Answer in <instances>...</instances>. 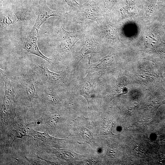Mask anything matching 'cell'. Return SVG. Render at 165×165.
Instances as JSON below:
<instances>
[{"mask_svg":"<svg viewBox=\"0 0 165 165\" xmlns=\"http://www.w3.org/2000/svg\"><path fill=\"white\" fill-rule=\"evenodd\" d=\"M85 35V41L82 48L75 54L74 70L80 61L86 55L98 53V44L95 40L91 32L88 31Z\"/></svg>","mask_w":165,"mask_h":165,"instance_id":"obj_7","label":"cell"},{"mask_svg":"<svg viewBox=\"0 0 165 165\" xmlns=\"http://www.w3.org/2000/svg\"><path fill=\"white\" fill-rule=\"evenodd\" d=\"M114 62V57L112 55L105 56L99 60L97 62L91 65V67L98 69L105 68L111 66Z\"/></svg>","mask_w":165,"mask_h":165,"instance_id":"obj_10","label":"cell"},{"mask_svg":"<svg viewBox=\"0 0 165 165\" xmlns=\"http://www.w3.org/2000/svg\"><path fill=\"white\" fill-rule=\"evenodd\" d=\"M14 83L16 91L24 94L29 103L32 105V102L35 98L36 90L35 82L29 74L26 73L20 77Z\"/></svg>","mask_w":165,"mask_h":165,"instance_id":"obj_5","label":"cell"},{"mask_svg":"<svg viewBox=\"0 0 165 165\" xmlns=\"http://www.w3.org/2000/svg\"><path fill=\"white\" fill-rule=\"evenodd\" d=\"M60 35V45L57 59H60L70 51L75 43L84 37L85 31L83 29L73 31H67L61 26L58 31Z\"/></svg>","mask_w":165,"mask_h":165,"instance_id":"obj_2","label":"cell"},{"mask_svg":"<svg viewBox=\"0 0 165 165\" xmlns=\"http://www.w3.org/2000/svg\"><path fill=\"white\" fill-rule=\"evenodd\" d=\"M61 12L50 9L48 6L46 0H41L39 4L38 16L34 26L29 33L37 36L41 26L50 17L57 16L61 17Z\"/></svg>","mask_w":165,"mask_h":165,"instance_id":"obj_6","label":"cell"},{"mask_svg":"<svg viewBox=\"0 0 165 165\" xmlns=\"http://www.w3.org/2000/svg\"><path fill=\"white\" fill-rule=\"evenodd\" d=\"M75 11V19L77 22H82L88 19L99 24L101 21V8L97 0H88L80 4Z\"/></svg>","mask_w":165,"mask_h":165,"instance_id":"obj_3","label":"cell"},{"mask_svg":"<svg viewBox=\"0 0 165 165\" xmlns=\"http://www.w3.org/2000/svg\"><path fill=\"white\" fill-rule=\"evenodd\" d=\"M14 14L16 16V22L25 21L28 20L30 16L29 11L26 9H22L17 11L14 13Z\"/></svg>","mask_w":165,"mask_h":165,"instance_id":"obj_11","label":"cell"},{"mask_svg":"<svg viewBox=\"0 0 165 165\" xmlns=\"http://www.w3.org/2000/svg\"><path fill=\"white\" fill-rule=\"evenodd\" d=\"M1 25L2 27L9 25L13 22V21L9 16H6L1 19Z\"/></svg>","mask_w":165,"mask_h":165,"instance_id":"obj_14","label":"cell"},{"mask_svg":"<svg viewBox=\"0 0 165 165\" xmlns=\"http://www.w3.org/2000/svg\"><path fill=\"white\" fill-rule=\"evenodd\" d=\"M91 57L92 56H91L89 59L88 73L85 77L82 79L79 87V94L86 100L88 105L94 88V84L90 71V63Z\"/></svg>","mask_w":165,"mask_h":165,"instance_id":"obj_9","label":"cell"},{"mask_svg":"<svg viewBox=\"0 0 165 165\" xmlns=\"http://www.w3.org/2000/svg\"><path fill=\"white\" fill-rule=\"evenodd\" d=\"M67 4L69 8L73 11L76 10L79 7L80 4L75 0H64Z\"/></svg>","mask_w":165,"mask_h":165,"instance_id":"obj_12","label":"cell"},{"mask_svg":"<svg viewBox=\"0 0 165 165\" xmlns=\"http://www.w3.org/2000/svg\"><path fill=\"white\" fill-rule=\"evenodd\" d=\"M37 36L31 34H26L23 39L22 46L23 52L27 54H33L44 59L49 64L52 60L44 56L40 51L37 44Z\"/></svg>","mask_w":165,"mask_h":165,"instance_id":"obj_8","label":"cell"},{"mask_svg":"<svg viewBox=\"0 0 165 165\" xmlns=\"http://www.w3.org/2000/svg\"><path fill=\"white\" fill-rule=\"evenodd\" d=\"M118 0H103L104 9L110 10Z\"/></svg>","mask_w":165,"mask_h":165,"instance_id":"obj_13","label":"cell"},{"mask_svg":"<svg viewBox=\"0 0 165 165\" xmlns=\"http://www.w3.org/2000/svg\"><path fill=\"white\" fill-rule=\"evenodd\" d=\"M59 118L58 114H54L50 116L48 119V123L51 126H55L58 121Z\"/></svg>","mask_w":165,"mask_h":165,"instance_id":"obj_15","label":"cell"},{"mask_svg":"<svg viewBox=\"0 0 165 165\" xmlns=\"http://www.w3.org/2000/svg\"><path fill=\"white\" fill-rule=\"evenodd\" d=\"M0 72L5 85L2 110L7 114H13L15 112L16 97L14 83L6 72L1 69Z\"/></svg>","mask_w":165,"mask_h":165,"instance_id":"obj_4","label":"cell"},{"mask_svg":"<svg viewBox=\"0 0 165 165\" xmlns=\"http://www.w3.org/2000/svg\"><path fill=\"white\" fill-rule=\"evenodd\" d=\"M48 62L45 60L33 59L29 62L27 72L34 80L36 84H50L54 86L65 83L66 71L60 74L50 70Z\"/></svg>","mask_w":165,"mask_h":165,"instance_id":"obj_1","label":"cell"},{"mask_svg":"<svg viewBox=\"0 0 165 165\" xmlns=\"http://www.w3.org/2000/svg\"><path fill=\"white\" fill-rule=\"evenodd\" d=\"M161 1V0H157V1H158V3L160 2Z\"/></svg>","mask_w":165,"mask_h":165,"instance_id":"obj_16","label":"cell"}]
</instances>
